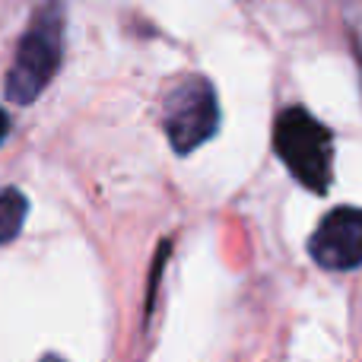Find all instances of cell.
<instances>
[{"label":"cell","instance_id":"7","mask_svg":"<svg viewBox=\"0 0 362 362\" xmlns=\"http://www.w3.org/2000/svg\"><path fill=\"white\" fill-rule=\"evenodd\" d=\"M42 362H67V359H61V356H42Z\"/></svg>","mask_w":362,"mask_h":362},{"label":"cell","instance_id":"6","mask_svg":"<svg viewBox=\"0 0 362 362\" xmlns=\"http://www.w3.org/2000/svg\"><path fill=\"white\" fill-rule=\"evenodd\" d=\"M6 137H10V115L0 108V146L6 144Z\"/></svg>","mask_w":362,"mask_h":362},{"label":"cell","instance_id":"3","mask_svg":"<svg viewBox=\"0 0 362 362\" xmlns=\"http://www.w3.org/2000/svg\"><path fill=\"white\" fill-rule=\"evenodd\" d=\"M163 127L169 146L178 156H187L219 131V99L216 86L204 74L181 76L165 93L163 102Z\"/></svg>","mask_w":362,"mask_h":362},{"label":"cell","instance_id":"1","mask_svg":"<svg viewBox=\"0 0 362 362\" xmlns=\"http://www.w3.org/2000/svg\"><path fill=\"white\" fill-rule=\"evenodd\" d=\"M64 29H67V0H42L19 35L16 54L6 70L4 95L13 105H32L48 89L64 61Z\"/></svg>","mask_w":362,"mask_h":362},{"label":"cell","instance_id":"4","mask_svg":"<svg viewBox=\"0 0 362 362\" xmlns=\"http://www.w3.org/2000/svg\"><path fill=\"white\" fill-rule=\"evenodd\" d=\"M308 255L325 270L362 267V206H337L308 238Z\"/></svg>","mask_w":362,"mask_h":362},{"label":"cell","instance_id":"2","mask_svg":"<svg viewBox=\"0 0 362 362\" xmlns=\"http://www.w3.org/2000/svg\"><path fill=\"white\" fill-rule=\"evenodd\" d=\"M274 150L289 175L302 187L325 194L334 178V134L305 112L302 105H289L276 115Z\"/></svg>","mask_w":362,"mask_h":362},{"label":"cell","instance_id":"5","mask_svg":"<svg viewBox=\"0 0 362 362\" xmlns=\"http://www.w3.org/2000/svg\"><path fill=\"white\" fill-rule=\"evenodd\" d=\"M29 197L19 187H0V245H10L23 232Z\"/></svg>","mask_w":362,"mask_h":362}]
</instances>
